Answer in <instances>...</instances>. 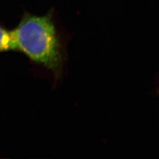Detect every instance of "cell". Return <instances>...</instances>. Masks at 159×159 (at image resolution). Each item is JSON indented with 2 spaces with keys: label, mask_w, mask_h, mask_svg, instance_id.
Wrapping results in <instances>:
<instances>
[{
  "label": "cell",
  "mask_w": 159,
  "mask_h": 159,
  "mask_svg": "<svg viewBox=\"0 0 159 159\" xmlns=\"http://www.w3.org/2000/svg\"><path fill=\"white\" fill-rule=\"evenodd\" d=\"M11 31L16 51L49 70L56 81L61 78L67 54L50 14L26 15Z\"/></svg>",
  "instance_id": "6da1fadb"
},
{
  "label": "cell",
  "mask_w": 159,
  "mask_h": 159,
  "mask_svg": "<svg viewBox=\"0 0 159 159\" xmlns=\"http://www.w3.org/2000/svg\"><path fill=\"white\" fill-rule=\"evenodd\" d=\"M8 51H16L12 31L0 27V52Z\"/></svg>",
  "instance_id": "7a4b0ae2"
}]
</instances>
